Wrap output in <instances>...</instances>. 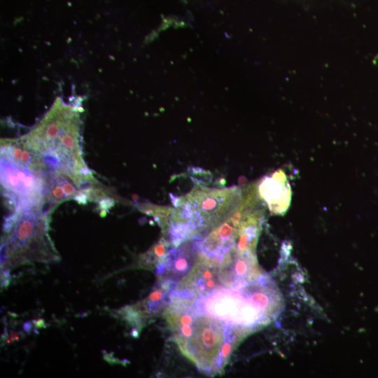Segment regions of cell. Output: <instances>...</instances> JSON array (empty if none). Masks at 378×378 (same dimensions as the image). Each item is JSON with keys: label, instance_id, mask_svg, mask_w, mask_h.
Returning a JSON list of instances; mask_svg holds the SVG:
<instances>
[{"label": "cell", "instance_id": "cell-4", "mask_svg": "<svg viewBox=\"0 0 378 378\" xmlns=\"http://www.w3.org/2000/svg\"><path fill=\"white\" fill-rule=\"evenodd\" d=\"M15 218L3 245V255L10 257H41L50 253L47 234L48 215L40 206L13 212Z\"/></svg>", "mask_w": 378, "mask_h": 378}, {"label": "cell", "instance_id": "cell-12", "mask_svg": "<svg viewBox=\"0 0 378 378\" xmlns=\"http://www.w3.org/2000/svg\"><path fill=\"white\" fill-rule=\"evenodd\" d=\"M1 158L13 163L41 172H48L41 156L22 137L1 139Z\"/></svg>", "mask_w": 378, "mask_h": 378}, {"label": "cell", "instance_id": "cell-8", "mask_svg": "<svg viewBox=\"0 0 378 378\" xmlns=\"http://www.w3.org/2000/svg\"><path fill=\"white\" fill-rule=\"evenodd\" d=\"M251 251H239L234 246L219 262V279L223 288H236L253 276L256 270L254 255Z\"/></svg>", "mask_w": 378, "mask_h": 378}, {"label": "cell", "instance_id": "cell-13", "mask_svg": "<svg viewBox=\"0 0 378 378\" xmlns=\"http://www.w3.org/2000/svg\"><path fill=\"white\" fill-rule=\"evenodd\" d=\"M178 282L162 279L143 302L139 304L138 311L147 316H155L165 311L172 299Z\"/></svg>", "mask_w": 378, "mask_h": 378}, {"label": "cell", "instance_id": "cell-1", "mask_svg": "<svg viewBox=\"0 0 378 378\" xmlns=\"http://www.w3.org/2000/svg\"><path fill=\"white\" fill-rule=\"evenodd\" d=\"M174 341L201 372H221L245 330L232 326L200 308L196 299L174 291L164 311Z\"/></svg>", "mask_w": 378, "mask_h": 378}, {"label": "cell", "instance_id": "cell-5", "mask_svg": "<svg viewBox=\"0 0 378 378\" xmlns=\"http://www.w3.org/2000/svg\"><path fill=\"white\" fill-rule=\"evenodd\" d=\"M46 172L34 170L1 158V192L13 212L26 207H41Z\"/></svg>", "mask_w": 378, "mask_h": 378}, {"label": "cell", "instance_id": "cell-2", "mask_svg": "<svg viewBox=\"0 0 378 378\" xmlns=\"http://www.w3.org/2000/svg\"><path fill=\"white\" fill-rule=\"evenodd\" d=\"M22 138L40 154L48 171L65 174L80 187L97 184L83 158L79 113L60 97Z\"/></svg>", "mask_w": 378, "mask_h": 378}, {"label": "cell", "instance_id": "cell-6", "mask_svg": "<svg viewBox=\"0 0 378 378\" xmlns=\"http://www.w3.org/2000/svg\"><path fill=\"white\" fill-rule=\"evenodd\" d=\"M196 303L215 317L245 330L265 318L241 287L220 288L205 297L196 299Z\"/></svg>", "mask_w": 378, "mask_h": 378}, {"label": "cell", "instance_id": "cell-11", "mask_svg": "<svg viewBox=\"0 0 378 378\" xmlns=\"http://www.w3.org/2000/svg\"><path fill=\"white\" fill-rule=\"evenodd\" d=\"M261 198L270 211L279 214L286 211L290 200V189L285 174L281 170L263 178L258 186Z\"/></svg>", "mask_w": 378, "mask_h": 378}, {"label": "cell", "instance_id": "cell-10", "mask_svg": "<svg viewBox=\"0 0 378 378\" xmlns=\"http://www.w3.org/2000/svg\"><path fill=\"white\" fill-rule=\"evenodd\" d=\"M83 189L65 174L46 172L41 204L43 211L48 216L62 202L71 199L76 200Z\"/></svg>", "mask_w": 378, "mask_h": 378}, {"label": "cell", "instance_id": "cell-7", "mask_svg": "<svg viewBox=\"0 0 378 378\" xmlns=\"http://www.w3.org/2000/svg\"><path fill=\"white\" fill-rule=\"evenodd\" d=\"M219 259L197 251L194 265L178 282L175 290L200 299L223 288L219 279Z\"/></svg>", "mask_w": 378, "mask_h": 378}, {"label": "cell", "instance_id": "cell-14", "mask_svg": "<svg viewBox=\"0 0 378 378\" xmlns=\"http://www.w3.org/2000/svg\"><path fill=\"white\" fill-rule=\"evenodd\" d=\"M173 247L168 239H161L144 255L142 263L146 267L157 266L163 260L169 250Z\"/></svg>", "mask_w": 378, "mask_h": 378}, {"label": "cell", "instance_id": "cell-3", "mask_svg": "<svg viewBox=\"0 0 378 378\" xmlns=\"http://www.w3.org/2000/svg\"><path fill=\"white\" fill-rule=\"evenodd\" d=\"M242 197L237 187L218 189L200 185L176 197L167 227L169 240L179 245L205 237L237 211Z\"/></svg>", "mask_w": 378, "mask_h": 378}, {"label": "cell", "instance_id": "cell-9", "mask_svg": "<svg viewBox=\"0 0 378 378\" xmlns=\"http://www.w3.org/2000/svg\"><path fill=\"white\" fill-rule=\"evenodd\" d=\"M196 239L186 241L169 250L157 266V273L161 278L178 282L190 272L197 255Z\"/></svg>", "mask_w": 378, "mask_h": 378}]
</instances>
